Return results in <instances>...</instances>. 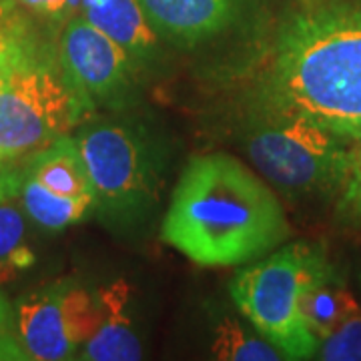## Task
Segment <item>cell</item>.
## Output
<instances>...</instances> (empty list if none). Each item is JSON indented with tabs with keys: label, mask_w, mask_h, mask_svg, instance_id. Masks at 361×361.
I'll return each mask as SVG.
<instances>
[{
	"label": "cell",
	"mask_w": 361,
	"mask_h": 361,
	"mask_svg": "<svg viewBox=\"0 0 361 361\" xmlns=\"http://www.w3.org/2000/svg\"><path fill=\"white\" fill-rule=\"evenodd\" d=\"M0 85H2V82H0Z\"/></svg>",
	"instance_id": "24"
},
{
	"label": "cell",
	"mask_w": 361,
	"mask_h": 361,
	"mask_svg": "<svg viewBox=\"0 0 361 361\" xmlns=\"http://www.w3.org/2000/svg\"><path fill=\"white\" fill-rule=\"evenodd\" d=\"M103 317L99 291L73 279L37 289L14 303V323L28 360L63 361L78 357Z\"/></svg>",
	"instance_id": "7"
},
{
	"label": "cell",
	"mask_w": 361,
	"mask_h": 361,
	"mask_svg": "<svg viewBox=\"0 0 361 361\" xmlns=\"http://www.w3.org/2000/svg\"><path fill=\"white\" fill-rule=\"evenodd\" d=\"M25 348L16 336L14 323V305L0 291V361H26Z\"/></svg>",
	"instance_id": "20"
},
{
	"label": "cell",
	"mask_w": 361,
	"mask_h": 361,
	"mask_svg": "<svg viewBox=\"0 0 361 361\" xmlns=\"http://www.w3.org/2000/svg\"><path fill=\"white\" fill-rule=\"evenodd\" d=\"M80 16L129 54L139 73L159 63V37L139 0H78Z\"/></svg>",
	"instance_id": "10"
},
{
	"label": "cell",
	"mask_w": 361,
	"mask_h": 361,
	"mask_svg": "<svg viewBox=\"0 0 361 361\" xmlns=\"http://www.w3.org/2000/svg\"><path fill=\"white\" fill-rule=\"evenodd\" d=\"M26 173L54 193L92 197L89 171L75 137L63 135L51 145L39 149L30 159Z\"/></svg>",
	"instance_id": "12"
},
{
	"label": "cell",
	"mask_w": 361,
	"mask_h": 361,
	"mask_svg": "<svg viewBox=\"0 0 361 361\" xmlns=\"http://www.w3.org/2000/svg\"><path fill=\"white\" fill-rule=\"evenodd\" d=\"M315 357L323 361H361V307L351 293L334 329L319 341Z\"/></svg>",
	"instance_id": "18"
},
{
	"label": "cell",
	"mask_w": 361,
	"mask_h": 361,
	"mask_svg": "<svg viewBox=\"0 0 361 361\" xmlns=\"http://www.w3.org/2000/svg\"><path fill=\"white\" fill-rule=\"evenodd\" d=\"M319 247L289 243L243 265L229 285L233 303L285 360L315 357L319 341L305 322L303 301L313 285L334 275Z\"/></svg>",
	"instance_id": "3"
},
{
	"label": "cell",
	"mask_w": 361,
	"mask_h": 361,
	"mask_svg": "<svg viewBox=\"0 0 361 361\" xmlns=\"http://www.w3.org/2000/svg\"><path fill=\"white\" fill-rule=\"evenodd\" d=\"M26 221L20 209L0 201V283L35 265V253L25 241Z\"/></svg>",
	"instance_id": "16"
},
{
	"label": "cell",
	"mask_w": 361,
	"mask_h": 361,
	"mask_svg": "<svg viewBox=\"0 0 361 361\" xmlns=\"http://www.w3.org/2000/svg\"><path fill=\"white\" fill-rule=\"evenodd\" d=\"M257 103L361 141V4L301 0L285 14Z\"/></svg>",
	"instance_id": "1"
},
{
	"label": "cell",
	"mask_w": 361,
	"mask_h": 361,
	"mask_svg": "<svg viewBox=\"0 0 361 361\" xmlns=\"http://www.w3.org/2000/svg\"><path fill=\"white\" fill-rule=\"evenodd\" d=\"M211 353L215 360L223 361H279L285 360L283 353L275 348L271 341L259 334L245 327L241 322L225 317L217 325Z\"/></svg>",
	"instance_id": "15"
},
{
	"label": "cell",
	"mask_w": 361,
	"mask_h": 361,
	"mask_svg": "<svg viewBox=\"0 0 361 361\" xmlns=\"http://www.w3.org/2000/svg\"><path fill=\"white\" fill-rule=\"evenodd\" d=\"M20 199L26 215L37 225L51 231H61L82 221L94 207L92 197H68L54 193L28 173L23 177Z\"/></svg>",
	"instance_id": "13"
},
{
	"label": "cell",
	"mask_w": 361,
	"mask_h": 361,
	"mask_svg": "<svg viewBox=\"0 0 361 361\" xmlns=\"http://www.w3.org/2000/svg\"><path fill=\"white\" fill-rule=\"evenodd\" d=\"M103 317L97 331L80 348L77 360L137 361L142 345L133 319V287L127 279H116L99 289Z\"/></svg>",
	"instance_id": "11"
},
{
	"label": "cell",
	"mask_w": 361,
	"mask_h": 361,
	"mask_svg": "<svg viewBox=\"0 0 361 361\" xmlns=\"http://www.w3.org/2000/svg\"><path fill=\"white\" fill-rule=\"evenodd\" d=\"M89 171L94 209L109 225H135L153 209L159 153L147 133L118 121H94L75 137Z\"/></svg>",
	"instance_id": "5"
},
{
	"label": "cell",
	"mask_w": 361,
	"mask_h": 361,
	"mask_svg": "<svg viewBox=\"0 0 361 361\" xmlns=\"http://www.w3.org/2000/svg\"><path fill=\"white\" fill-rule=\"evenodd\" d=\"M349 291L343 285L337 281V275H329L317 285H313L305 301H303V313H305V322L310 325L311 334L315 336L317 341H322L323 337L334 329V325L339 319L345 299Z\"/></svg>",
	"instance_id": "17"
},
{
	"label": "cell",
	"mask_w": 361,
	"mask_h": 361,
	"mask_svg": "<svg viewBox=\"0 0 361 361\" xmlns=\"http://www.w3.org/2000/svg\"><path fill=\"white\" fill-rule=\"evenodd\" d=\"M337 219L345 225H361V141L353 145L351 167L341 193L337 197Z\"/></svg>",
	"instance_id": "19"
},
{
	"label": "cell",
	"mask_w": 361,
	"mask_h": 361,
	"mask_svg": "<svg viewBox=\"0 0 361 361\" xmlns=\"http://www.w3.org/2000/svg\"><path fill=\"white\" fill-rule=\"evenodd\" d=\"M20 185H23V177H18V175H2L0 177V201L20 193Z\"/></svg>",
	"instance_id": "22"
},
{
	"label": "cell",
	"mask_w": 361,
	"mask_h": 361,
	"mask_svg": "<svg viewBox=\"0 0 361 361\" xmlns=\"http://www.w3.org/2000/svg\"><path fill=\"white\" fill-rule=\"evenodd\" d=\"M8 159H13V157L8 155L6 151H2V149H0V165H2L4 161H8Z\"/></svg>",
	"instance_id": "23"
},
{
	"label": "cell",
	"mask_w": 361,
	"mask_h": 361,
	"mask_svg": "<svg viewBox=\"0 0 361 361\" xmlns=\"http://www.w3.org/2000/svg\"><path fill=\"white\" fill-rule=\"evenodd\" d=\"M245 151L271 185L293 201L339 197L348 180L355 141L305 116L255 103Z\"/></svg>",
	"instance_id": "4"
},
{
	"label": "cell",
	"mask_w": 361,
	"mask_h": 361,
	"mask_svg": "<svg viewBox=\"0 0 361 361\" xmlns=\"http://www.w3.org/2000/svg\"><path fill=\"white\" fill-rule=\"evenodd\" d=\"M161 237L203 267L247 265L289 237L277 195L241 161L225 153L193 157L169 203Z\"/></svg>",
	"instance_id": "2"
},
{
	"label": "cell",
	"mask_w": 361,
	"mask_h": 361,
	"mask_svg": "<svg viewBox=\"0 0 361 361\" xmlns=\"http://www.w3.org/2000/svg\"><path fill=\"white\" fill-rule=\"evenodd\" d=\"M251 0H139L157 37L195 47L219 37L245 13Z\"/></svg>",
	"instance_id": "9"
},
{
	"label": "cell",
	"mask_w": 361,
	"mask_h": 361,
	"mask_svg": "<svg viewBox=\"0 0 361 361\" xmlns=\"http://www.w3.org/2000/svg\"><path fill=\"white\" fill-rule=\"evenodd\" d=\"M16 2L39 16H47L54 20H61L73 4V0H16Z\"/></svg>",
	"instance_id": "21"
},
{
	"label": "cell",
	"mask_w": 361,
	"mask_h": 361,
	"mask_svg": "<svg viewBox=\"0 0 361 361\" xmlns=\"http://www.w3.org/2000/svg\"><path fill=\"white\" fill-rule=\"evenodd\" d=\"M87 115L61 65L40 59L0 85V149L13 159L39 151Z\"/></svg>",
	"instance_id": "6"
},
{
	"label": "cell",
	"mask_w": 361,
	"mask_h": 361,
	"mask_svg": "<svg viewBox=\"0 0 361 361\" xmlns=\"http://www.w3.org/2000/svg\"><path fill=\"white\" fill-rule=\"evenodd\" d=\"M59 65L87 113L97 106L125 109L141 75L129 54L80 14L63 30Z\"/></svg>",
	"instance_id": "8"
},
{
	"label": "cell",
	"mask_w": 361,
	"mask_h": 361,
	"mask_svg": "<svg viewBox=\"0 0 361 361\" xmlns=\"http://www.w3.org/2000/svg\"><path fill=\"white\" fill-rule=\"evenodd\" d=\"M44 59L37 35L16 0H0V82Z\"/></svg>",
	"instance_id": "14"
}]
</instances>
